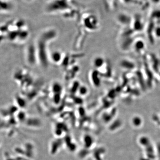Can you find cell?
Returning <instances> with one entry per match:
<instances>
[{
  "mask_svg": "<svg viewBox=\"0 0 160 160\" xmlns=\"http://www.w3.org/2000/svg\"><path fill=\"white\" fill-rule=\"evenodd\" d=\"M102 62V60L101 58L96 59L94 62V65L96 66H99Z\"/></svg>",
  "mask_w": 160,
  "mask_h": 160,
  "instance_id": "6da1fadb",
  "label": "cell"
},
{
  "mask_svg": "<svg viewBox=\"0 0 160 160\" xmlns=\"http://www.w3.org/2000/svg\"><path fill=\"white\" fill-rule=\"evenodd\" d=\"M152 3L158 4L160 3V0H150Z\"/></svg>",
  "mask_w": 160,
  "mask_h": 160,
  "instance_id": "7a4b0ae2",
  "label": "cell"
}]
</instances>
